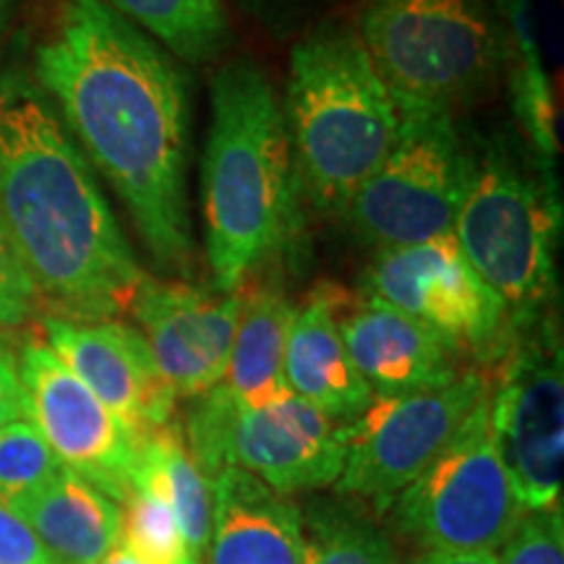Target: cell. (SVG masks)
<instances>
[{
    "mask_svg": "<svg viewBox=\"0 0 564 564\" xmlns=\"http://www.w3.org/2000/svg\"><path fill=\"white\" fill-rule=\"evenodd\" d=\"M100 564H147V562L139 560L137 554L129 552V549H126V546L121 544L118 549H112V552H110L108 556H105V560H102Z\"/></svg>",
    "mask_w": 564,
    "mask_h": 564,
    "instance_id": "32",
    "label": "cell"
},
{
    "mask_svg": "<svg viewBox=\"0 0 564 564\" xmlns=\"http://www.w3.org/2000/svg\"><path fill=\"white\" fill-rule=\"evenodd\" d=\"M175 58L215 61L230 45L232 30L223 0H102Z\"/></svg>",
    "mask_w": 564,
    "mask_h": 564,
    "instance_id": "22",
    "label": "cell"
},
{
    "mask_svg": "<svg viewBox=\"0 0 564 564\" xmlns=\"http://www.w3.org/2000/svg\"><path fill=\"white\" fill-rule=\"evenodd\" d=\"M0 223L51 316L102 322L131 312L147 272L87 158L21 82L0 87Z\"/></svg>",
    "mask_w": 564,
    "mask_h": 564,
    "instance_id": "2",
    "label": "cell"
},
{
    "mask_svg": "<svg viewBox=\"0 0 564 564\" xmlns=\"http://www.w3.org/2000/svg\"><path fill=\"white\" fill-rule=\"evenodd\" d=\"M183 440L207 481L232 465L282 497L335 486L343 470V426L293 392L243 408L215 384L194 398Z\"/></svg>",
    "mask_w": 564,
    "mask_h": 564,
    "instance_id": "7",
    "label": "cell"
},
{
    "mask_svg": "<svg viewBox=\"0 0 564 564\" xmlns=\"http://www.w3.org/2000/svg\"><path fill=\"white\" fill-rule=\"evenodd\" d=\"M293 303L274 288L241 291L236 337L220 387L243 408H259L288 394L285 348Z\"/></svg>",
    "mask_w": 564,
    "mask_h": 564,
    "instance_id": "20",
    "label": "cell"
},
{
    "mask_svg": "<svg viewBox=\"0 0 564 564\" xmlns=\"http://www.w3.org/2000/svg\"><path fill=\"white\" fill-rule=\"evenodd\" d=\"M489 394L486 379L465 371L434 390L373 398L343 426V470L337 494L366 499L387 512L400 491L447 447L463 421Z\"/></svg>",
    "mask_w": 564,
    "mask_h": 564,
    "instance_id": "11",
    "label": "cell"
},
{
    "mask_svg": "<svg viewBox=\"0 0 564 564\" xmlns=\"http://www.w3.org/2000/svg\"><path fill=\"white\" fill-rule=\"evenodd\" d=\"M55 564H100L123 541V510L66 465L11 507Z\"/></svg>",
    "mask_w": 564,
    "mask_h": 564,
    "instance_id": "19",
    "label": "cell"
},
{
    "mask_svg": "<svg viewBox=\"0 0 564 564\" xmlns=\"http://www.w3.org/2000/svg\"><path fill=\"white\" fill-rule=\"evenodd\" d=\"M209 108L204 243L212 288L230 295L291 241L301 186L285 110L262 66L249 58L225 63L212 82Z\"/></svg>",
    "mask_w": 564,
    "mask_h": 564,
    "instance_id": "3",
    "label": "cell"
},
{
    "mask_svg": "<svg viewBox=\"0 0 564 564\" xmlns=\"http://www.w3.org/2000/svg\"><path fill=\"white\" fill-rule=\"evenodd\" d=\"M282 110L301 194L319 212L345 215L400 131L398 102L356 26L322 21L295 42Z\"/></svg>",
    "mask_w": 564,
    "mask_h": 564,
    "instance_id": "4",
    "label": "cell"
},
{
    "mask_svg": "<svg viewBox=\"0 0 564 564\" xmlns=\"http://www.w3.org/2000/svg\"><path fill=\"white\" fill-rule=\"evenodd\" d=\"M173 564H207L204 562V554H192V552H183L178 560H175Z\"/></svg>",
    "mask_w": 564,
    "mask_h": 564,
    "instance_id": "33",
    "label": "cell"
},
{
    "mask_svg": "<svg viewBox=\"0 0 564 564\" xmlns=\"http://www.w3.org/2000/svg\"><path fill=\"white\" fill-rule=\"evenodd\" d=\"M17 373L24 394V419L34 423L55 457L108 494L112 502L126 505L139 460L137 436L87 390L45 340H30L21 348Z\"/></svg>",
    "mask_w": 564,
    "mask_h": 564,
    "instance_id": "13",
    "label": "cell"
},
{
    "mask_svg": "<svg viewBox=\"0 0 564 564\" xmlns=\"http://www.w3.org/2000/svg\"><path fill=\"white\" fill-rule=\"evenodd\" d=\"M3 345H6V337H3V329H0V350H3Z\"/></svg>",
    "mask_w": 564,
    "mask_h": 564,
    "instance_id": "34",
    "label": "cell"
},
{
    "mask_svg": "<svg viewBox=\"0 0 564 564\" xmlns=\"http://www.w3.org/2000/svg\"><path fill=\"white\" fill-rule=\"evenodd\" d=\"M17 419H24V394H21L17 361L0 350V429Z\"/></svg>",
    "mask_w": 564,
    "mask_h": 564,
    "instance_id": "30",
    "label": "cell"
},
{
    "mask_svg": "<svg viewBox=\"0 0 564 564\" xmlns=\"http://www.w3.org/2000/svg\"><path fill=\"white\" fill-rule=\"evenodd\" d=\"M212 533L207 564H301L303 514L241 468L209 478Z\"/></svg>",
    "mask_w": 564,
    "mask_h": 564,
    "instance_id": "18",
    "label": "cell"
},
{
    "mask_svg": "<svg viewBox=\"0 0 564 564\" xmlns=\"http://www.w3.org/2000/svg\"><path fill=\"white\" fill-rule=\"evenodd\" d=\"M34 70L154 262L192 274V100L173 55L102 0H63Z\"/></svg>",
    "mask_w": 564,
    "mask_h": 564,
    "instance_id": "1",
    "label": "cell"
},
{
    "mask_svg": "<svg viewBox=\"0 0 564 564\" xmlns=\"http://www.w3.org/2000/svg\"><path fill=\"white\" fill-rule=\"evenodd\" d=\"M144 478L160 486L173 507L183 546L192 554L209 549L212 489L207 476L188 453L178 429L165 426L139 442V460L133 481Z\"/></svg>",
    "mask_w": 564,
    "mask_h": 564,
    "instance_id": "21",
    "label": "cell"
},
{
    "mask_svg": "<svg viewBox=\"0 0 564 564\" xmlns=\"http://www.w3.org/2000/svg\"><path fill=\"white\" fill-rule=\"evenodd\" d=\"M241 291L223 295L147 274L131 314L175 398H199L223 382L236 337Z\"/></svg>",
    "mask_w": 564,
    "mask_h": 564,
    "instance_id": "15",
    "label": "cell"
},
{
    "mask_svg": "<svg viewBox=\"0 0 564 564\" xmlns=\"http://www.w3.org/2000/svg\"><path fill=\"white\" fill-rule=\"evenodd\" d=\"M345 303L348 295L340 288L322 282L308 301L295 308L285 348L288 390L333 421H352L373 400L345 348L340 333Z\"/></svg>",
    "mask_w": 564,
    "mask_h": 564,
    "instance_id": "17",
    "label": "cell"
},
{
    "mask_svg": "<svg viewBox=\"0 0 564 564\" xmlns=\"http://www.w3.org/2000/svg\"><path fill=\"white\" fill-rule=\"evenodd\" d=\"M364 295L387 303L447 337L457 350L494 358L512 337L505 301L486 285L453 236L379 251Z\"/></svg>",
    "mask_w": 564,
    "mask_h": 564,
    "instance_id": "12",
    "label": "cell"
},
{
    "mask_svg": "<svg viewBox=\"0 0 564 564\" xmlns=\"http://www.w3.org/2000/svg\"><path fill=\"white\" fill-rule=\"evenodd\" d=\"M0 564H55L30 525L0 505Z\"/></svg>",
    "mask_w": 564,
    "mask_h": 564,
    "instance_id": "28",
    "label": "cell"
},
{
    "mask_svg": "<svg viewBox=\"0 0 564 564\" xmlns=\"http://www.w3.org/2000/svg\"><path fill=\"white\" fill-rule=\"evenodd\" d=\"M340 333L373 398L434 390L460 377V350L447 337L371 295H361L348 312L343 306Z\"/></svg>",
    "mask_w": 564,
    "mask_h": 564,
    "instance_id": "16",
    "label": "cell"
},
{
    "mask_svg": "<svg viewBox=\"0 0 564 564\" xmlns=\"http://www.w3.org/2000/svg\"><path fill=\"white\" fill-rule=\"evenodd\" d=\"M63 468L30 419L0 429V505L11 507L45 486Z\"/></svg>",
    "mask_w": 564,
    "mask_h": 564,
    "instance_id": "25",
    "label": "cell"
},
{
    "mask_svg": "<svg viewBox=\"0 0 564 564\" xmlns=\"http://www.w3.org/2000/svg\"><path fill=\"white\" fill-rule=\"evenodd\" d=\"M468 186V152L447 110H400L387 160L358 188L348 220L377 251L453 236Z\"/></svg>",
    "mask_w": 564,
    "mask_h": 564,
    "instance_id": "9",
    "label": "cell"
},
{
    "mask_svg": "<svg viewBox=\"0 0 564 564\" xmlns=\"http://www.w3.org/2000/svg\"><path fill=\"white\" fill-rule=\"evenodd\" d=\"M408 564H499V554L489 549H476V552H444V549H426L415 554Z\"/></svg>",
    "mask_w": 564,
    "mask_h": 564,
    "instance_id": "31",
    "label": "cell"
},
{
    "mask_svg": "<svg viewBox=\"0 0 564 564\" xmlns=\"http://www.w3.org/2000/svg\"><path fill=\"white\" fill-rule=\"evenodd\" d=\"M45 345L137 440L171 426L175 392L139 329L116 319L74 322L45 316Z\"/></svg>",
    "mask_w": 564,
    "mask_h": 564,
    "instance_id": "14",
    "label": "cell"
},
{
    "mask_svg": "<svg viewBox=\"0 0 564 564\" xmlns=\"http://www.w3.org/2000/svg\"><path fill=\"white\" fill-rule=\"evenodd\" d=\"M499 564H564L562 505L554 510L523 512L505 541Z\"/></svg>",
    "mask_w": 564,
    "mask_h": 564,
    "instance_id": "26",
    "label": "cell"
},
{
    "mask_svg": "<svg viewBox=\"0 0 564 564\" xmlns=\"http://www.w3.org/2000/svg\"><path fill=\"white\" fill-rule=\"evenodd\" d=\"M37 291L9 230L0 223V329L21 327L37 308Z\"/></svg>",
    "mask_w": 564,
    "mask_h": 564,
    "instance_id": "27",
    "label": "cell"
},
{
    "mask_svg": "<svg viewBox=\"0 0 564 564\" xmlns=\"http://www.w3.org/2000/svg\"><path fill=\"white\" fill-rule=\"evenodd\" d=\"M236 3L272 30H291L324 0H236Z\"/></svg>",
    "mask_w": 564,
    "mask_h": 564,
    "instance_id": "29",
    "label": "cell"
},
{
    "mask_svg": "<svg viewBox=\"0 0 564 564\" xmlns=\"http://www.w3.org/2000/svg\"><path fill=\"white\" fill-rule=\"evenodd\" d=\"M356 30L400 110L453 112L510 55L491 0H361Z\"/></svg>",
    "mask_w": 564,
    "mask_h": 564,
    "instance_id": "6",
    "label": "cell"
},
{
    "mask_svg": "<svg viewBox=\"0 0 564 564\" xmlns=\"http://www.w3.org/2000/svg\"><path fill=\"white\" fill-rule=\"evenodd\" d=\"M301 564H398V554L382 528L324 510L308 520Z\"/></svg>",
    "mask_w": 564,
    "mask_h": 564,
    "instance_id": "23",
    "label": "cell"
},
{
    "mask_svg": "<svg viewBox=\"0 0 564 564\" xmlns=\"http://www.w3.org/2000/svg\"><path fill=\"white\" fill-rule=\"evenodd\" d=\"M512 337L494 394V444L525 512L554 510L564 484L562 345L549 319L510 324Z\"/></svg>",
    "mask_w": 564,
    "mask_h": 564,
    "instance_id": "10",
    "label": "cell"
},
{
    "mask_svg": "<svg viewBox=\"0 0 564 564\" xmlns=\"http://www.w3.org/2000/svg\"><path fill=\"white\" fill-rule=\"evenodd\" d=\"M121 544L147 564H173L186 552L171 502L160 486L144 478L133 481L126 499Z\"/></svg>",
    "mask_w": 564,
    "mask_h": 564,
    "instance_id": "24",
    "label": "cell"
},
{
    "mask_svg": "<svg viewBox=\"0 0 564 564\" xmlns=\"http://www.w3.org/2000/svg\"><path fill=\"white\" fill-rule=\"evenodd\" d=\"M562 204L549 167L507 144L468 152V186L453 238L486 285L505 301L510 324L541 319L556 293Z\"/></svg>",
    "mask_w": 564,
    "mask_h": 564,
    "instance_id": "5",
    "label": "cell"
},
{
    "mask_svg": "<svg viewBox=\"0 0 564 564\" xmlns=\"http://www.w3.org/2000/svg\"><path fill=\"white\" fill-rule=\"evenodd\" d=\"M523 512L494 444L489 394L390 505L394 531L423 552H497Z\"/></svg>",
    "mask_w": 564,
    "mask_h": 564,
    "instance_id": "8",
    "label": "cell"
}]
</instances>
